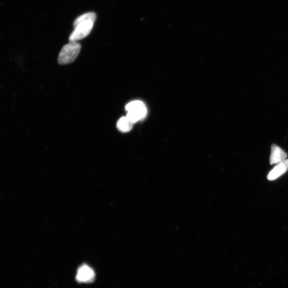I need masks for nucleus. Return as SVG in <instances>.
<instances>
[{
	"mask_svg": "<svg viewBox=\"0 0 288 288\" xmlns=\"http://www.w3.org/2000/svg\"><path fill=\"white\" fill-rule=\"evenodd\" d=\"M288 170V159H286L277 164L274 168L270 171L268 176V179L270 181L274 180L279 178L282 175L287 172Z\"/></svg>",
	"mask_w": 288,
	"mask_h": 288,
	"instance_id": "nucleus-5",
	"label": "nucleus"
},
{
	"mask_svg": "<svg viewBox=\"0 0 288 288\" xmlns=\"http://www.w3.org/2000/svg\"><path fill=\"white\" fill-rule=\"evenodd\" d=\"M133 124L126 116L121 118L118 121V129L123 132H129L132 128Z\"/></svg>",
	"mask_w": 288,
	"mask_h": 288,
	"instance_id": "nucleus-7",
	"label": "nucleus"
},
{
	"mask_svg": "<svg viewBox=\"0 0 288 288\" xmlns=\"http://www.w3.org/2000/svg\"><path fill=\"white\" fill-rule=\"evenodd\" d=\"M126 117L133 124L146 117L147 110L145 105L141 101H132L126 105Z\"/></svg>",
	"mask_w": 288,
	"mask_h": 288,
	"instance_id": "nucleus-2",
	"label": "nucleus"
},
{
	"mask_svg": "<svg viewBox=\"0 0 288 288\" xmlns=\"http://www.w3.org/2000/svg\"><path fill=\"white\" fill-rule=\"evenodd\" d=\"M95 279V272L88 265H82L77 270L76 280L79 283H91Z\"/></svg>",
	"mask_w": 288,
	"mask_h": 288,
	"instance_id": "nucleus-4",
	"label": "nucleus"
},
{
	"mask_svg": "<svg viewBox=\"0 0 288 288\" xmlns=\"http://www.w3.org/2000/svg\"><path fill=\"white\" fill-rule=\"evenodd\" d=\"M81 49V44L77 42H70L66 44L59 54L58 63L66 65L73 63L78 56Z\"/></svg>",
	"mask_w": 288,
	"mask_h": 288,
	"instance_id": "nucleus-1",
	"label": "nucleus"
},
{
	"mask_svg": "<svg viewBox=\"0 0 288 288\" xmlns=\"http://www.w3.org/2000/svg\"><path fill=\"white\" fill-rule=\"evenodd\" d=\"M94 23L92 20L81 22L74 26V30L69 37L70 42H77L86 37L91 32Z\"/></svg>",
	"mask_w": 288,
	"mask_h": 288,
	"instance_id": "nucleus-3",
	"label": "nucleus"
},
{
	"mask_svg": "<svg viewBox=\"0 0 288 288\" xmlns=\"http://www.w3.org/2000/svg\"><path fill=\"white\" fill-rule=\"evenodd\" d=\"M96 19V15L94 13H88L82 15L77 18L74 21L73 25L76 26L81 22L87 20H92L95 21Z\"/></svg>",
	"mask_w": 288,
	"mask_h": 288,
	"instance_id": "nucleus-8",
	"label": "nucleus"
},
{
	"mask_svg": "<svg viewBox=\"0 0 288 288\" xmlns=\"http://www.w3.org/2000/svg\"><path fill=\"white\" fill-rule=\"evenodd\" d=\"M287 156V153L283 149L278 146L275 145V144H273L272 147H271L270 160V164L279 163L283 162V161L286 159Z\"/></svg>",
	"mask_w": 288,
	"mask_h": 288,
	"instance_id": "nucleus-6",
	"label": "nucleus"
}]
</instances>
